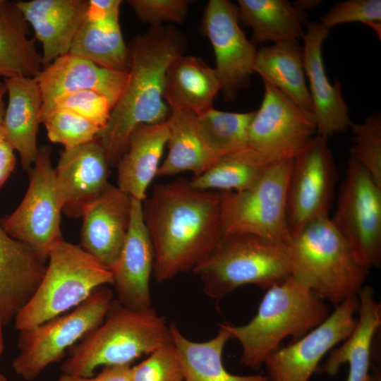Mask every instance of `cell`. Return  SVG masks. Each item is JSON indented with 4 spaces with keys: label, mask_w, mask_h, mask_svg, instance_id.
Returning <instances> with one entry per match:
<instances>
[{
    "label": "cell",
    "mask_w": 381,
    "mask_h": 381,
    "mask_svg": "<svg viewBox=\"0 0 381 381\" xmlns=\"http://www.w3.org/2000/svg\"><path fill=\"white\" fill-rule=\"evenodd\" d=\"M142 204L154 250L153 277L164 282L192 272L222 236L220 192L191 186L179 178L154 186Z\"/></svg>",
    "instance_id": "obj_1"
},
{
    "label": "cell",
    "mask_w": 381,
    "mask_h": 381,
    "mask_svg": "<svg viewBox=\"0 0 381 381\" xmlns=\"http://www.w3.org/2000/svg\"><path fill=\"white\" fill-rule=\"evenodd\" d=\"M187 42L185 35L170 24L151 26L130 42L126 84L95 138L110 166H116L126 152L136 126L167 119L170 111L163 98L166 72L174 59L184 54Z\"/></svg>",
    "instance_id": "obj_2"
},
{
    "label": "cell",
    "mask_w": 381,
    "mask_h": 381,
    "mask_svg": "<svg viewBox=\"0 0 381 381\" xmlns=\"http://www.w3.org/2000/svg\"><path fill=\"white\" fill-rule=\"evenodd\" d=\"M173 344L170 325L152 307L132 310L116 298L103 322L68 351L63 373L90 377L99 366L131 365L143 355Z\"/></svg>",
    "instance_id": "obj_3"
},
{
    "label": "cell",
    "mask_w": 381,
    "mask_h": 381,
    "mask_svg": "<svg viewBox=\"0 0 381 381\" xmlns=\"http://www.w3.org/2000/svg\"><path fill=\"white\" fill-rule=\"evenodd\" d=\"M329 308L312 291L289 277L267 289L255 315L246 325L219 323L241 346L240 362L258 370L290 337L294 341L322 323Z\"/></svg>",
    "instance_id": "obj_4"
},
{
    "label": "cell",
    "mask_w": 381,
    "mask_h": 381,
    "mask_svg": "<svg viewBox=\"0 0 381 381\" xmlns=\"http://www.w3.org/2000/svg\"><path fill=\"white\" fill-rule=\"evenodd\" d=\"M291 277L335 307L356 297L370 267L329 217L315 221L288 244Z\"/></svg>",
    "instance_id": "obj_5"
},
{
    "label": "cell",
    "mask_w": 381,
    "mask_h": 381,
    "mask_svg": "<svg viewBox=\"0 0 381 381\" xmlns=\"http://www.w3.org/2000/svg\"><path fill=\"white\" fill-rule=\"evenodd\" d=\"M192 272L212 299L248 284L267 290L291 277L288 244L248 234L224 235Z\"/></svg>",
    "instance_id": "obj_6"
},
{
    "label": "cell",
    "mask_w": 381,
    "mask_h": 381,
    "mask_svg": "<svg viewBox=\"0 0 381 381\" xmlns=\"http://www.w3.org/2000/svg\"><path fill=\"white\" fill-rule=\"evenodd\" d=\"M107 284H113L110 269L80 245L63 240L51 250L42 281L14 326L20 331L66 313Z\"/></svg>",
    "instance_id": "obj_7"
},
{
    "label": "cell",
    "mask_w": 381,
    "mask_h": 381,
    "mask_svg": "<svg viewBox=\"0 0 381 381\" xmlns=\"http://www.w3.org/2000/svg\"><path fill=\"white\" fill-rule=\"evenodd\" d=\"M113 299L109 288L99 286L70 312L18 331L19 353L12 362L15 373L30 381L61 361L66 351L103 322Z\"/></svg>",
    "instance_id": "obj_8"
},
{
    "label": "cell",
    "mask_w": 381,
    "mask_h": 381,
    "mask_svg": "<svg viewBox=\"0 0 381 381\" xmlns=\"http://www.w3.org/2000/svg\"><path fill=\"white\" fill-rule=\"evenodd\" d=\"M293 159L272 164L252 188L221 191L222 236L248 234L289 244L286 190Z\"/></svg>",
    "instance_id": "obj_9"
},
{
    "label": "cell",
    "mask_w": 381,
    "mask_h": 381,
    "mask_svg": "<svg viewBox=\"0 0 381 381\" xmlns=\"http://www.w3.org/2000/svg\"><path fill=\"white\" fill-rule=\"evenodd\" d=\"M50 155L49 146L39 149L22 202L1 221L10 236L29 246L44 262L52 248L64 240L60 228L62 205Z\"/></svg>",
    "instance_id": "obj_10"
},
{
    "label": "cell",
    "mask_w": 381,
    "mask_h": 381,
    "mask_svg": "<svg viewBox=\"0 0 381 381\" xmlns=\"http://www.w3.org/2000/svg\"><path fill=\"white\" fill-rule=\"evenodd\" d=\"M332 224L370 267L381 265V186L349 156Z\"/></svg>",
    "instance_id": "obj_11"
},
{
    "label": "cell",
    "mask_w": 381,
    "mask_h": 381,
    "mask_svg": "<svg viewBox=\"0 0 381 381\" xmlns=\"http://www.w3.org/2000/svg\"><path fill=\"white\" fill-rule=\"evenodd\" d=\"M337 180L327 140L316 135L293 159L286 190L291 238L309 224L329 217Z\"/></svg>",
    "instance_id": "obj_12"
},
{
    "label": "cell",
    "mask_w": 381,
    "mask_h": 381,
    "mask_svg": "<svg viewBox=\"0 0 381 381\" xmlns=\"http://www.w3.org/2000/svg\"><path fill=\"white\" fill-rule=\"evenodd\" d=\"M263 84L262 101L250 124L247 147L270 163L294 159L317 133L313 114L270 83Z\"/></svg>",
    "instance_id": "obj_13"
},
{
    "label": "cell",
    "mask_w": 381,
    "mask_h": 381,
    "mask_svg": "<svg viewBox=\"0 0 381 381\" xmlns=\"http://www.w3.org/2000/svg\"><path fill=\"white\" fill-rule=\"evenodd\" d=\"M237 6L228 0H210L201 19V32L212 47L214 69L225 102L249 87L258 49L239 25Z\"/></svg>",
    "instance_id": "obj_14"
},
{
    "label": "cell",
    "mask_w": 381,
    "mask_h": 381,
    "mask_svg": "<svg viewBox=\"0 0 381 381\" xmlns=\"http://www.w3.org/2000/svg\"><path fill=\"white\" fill-rule=\"evenodd\" d=\"M358 306V296L346 300L320 325L272 352L263 364L269 380L309 381L326 353L353 332Z\"/></svg>",
    "instance_id": "obj_15"
},
{
    "label": "cell",
    "mask_w": 381,
    "mask_h": 381,
    "mask_svg": "<svg viewBox=\"0 0 381 381\" xmlns=\"http://www.w3.org/2000/svg\"><path fill=\"white\" fill-rule=\"evenodd\" d=\"M109 167L105 152L96 140L65 148L54 169L62 212L70 217H82L86 207L109 183Z\"/></svg>",
    "instance_id": "obj_16"
},
{
    "label": "cell",
    "mask_w": 381,
    "mask_h": 381,
    "mask_svg": "<svg viewBox=\"0 0 381 381\" xmlns=\"http://www.w3.org/2000/svg\"><path fill=\"white\" fill-rule=\"evenodd\" d=\"M306 27L303 39L304 70L309 82L317 135L327 140L345 133L352 122L341 94V83L336 79L332 84L325 72L322 44L330 30L315 21L308 22Z\"/></svg>",
    "instance_id": "obj_17"
},
{
    "label": "cell",
    "mask_w": 381,
    "mask_h": 381,
    "mask_svg": "<svg viewBox=\"0 0 381 381\" xmlns=\"http://www.w3.org/2000/svg\"><path fill=\"white\" fill-rule=\"evenodd\" d=\"M143 202L131 198L128 231L121 253L110 270L116 300L132 310L152 308L150 282L154 250L145 224Z\"/></svg>",
    "instance_id": "obj_18"
},
{
    "label": "cell",
    "mask_w": 381,
    "mask_h": 381,
    "mask_svg": "<svg viewBox=\"0 0 381 381\" xmlns=\"http://www.w3.org/2000/svg\"><path fill=\"white\" fill-rule=\"evenodd\" d=\"M35 78L42 95V118L57 98L83 90L103 95L113 108L125 87L128 73L110 70L68 54L43 68Z\"/></svg>",
    "instance_id": "obj_19"
},
{
    "label": "cell",
    "mask_w": 381,
    "mask_h": 381,
    "mask_svg": "<svg viewBox=\"0 0 381 381\" xmlns=\"http://www.w3.org/2000/svg\"><path fill=\"white\" fill-rule=\"evenodd\" d=\"M131 214V198L108 183L83 211L81 247L111 269L123 246Z\"/></svg>",
    "instance_id": "obj_20"
},
{
    "label": "cell",
    "mask_w": 381,
    "mask_h": 381,
    "mask_svg": "<svg viewBox=\"0 0 381 381\" xmlns=\"http://www.w3.org/2000/svg\"><path fill=\"white\" fill-rule=\"evenodd\" d=\"M16 4L42 46V66L69 54L88 8L86 0L20 1Z\"/></svg>",
    "instance_id": "obj_21"
},
{
    "label": "cell",
    "mask_w": 381,
    "mask_h": 381,
    "mask_svg": "<svg viewBox=\"0 0 381 381\" xmlns=\"http://www.w3.org/2000/svg\"><path fill=\"white\" fill-rule=\"evenodd\" d=\"M44 262L27 245L0 226V316L13 321L36 291L44 274Z\"/></svg>",
    "instance_id": "obj_22"
},
{
    "label": "cell",
    "mask_w": 381,
    "mask_h": 381,
    "mask_svg": "<svg viewBox=\"0 0 381 381\" xmlns=\"http://www.w3.org/2000/svg\"><path fill=\"white\" fill-rule=\"evenodd\" d=\"M8 104L2 126L5 140L20 155L21 164L31 171L39 149L37 135L41 123L42 95L35 78L5 79Z\"/></svg>",
    "instance_id": "obj_23"
},
{
    "label": "cell",
    "mask_w": 381,
    "mask_h": 381,
    "mask_svg": "<svg viewBox=\"0 0 381 381\" xmlns=\"http://www.w3.org/2000/svg\"><path fill=\"white\" fill-rule=\"evenodd\" d=\"M357 322L351 334L338 348L332 350L317 372L335 375L343 364H348L346 381H368L371 368L373 338L381 325V304L373 288L364 285L358 294Z\"/></svg>",
    "instance_id": "obj_24"
},
{
    "label": "cell",
    "mask_w": 381,
    "mask_h": 381,
    "mask_svg": "<svg viewBox=\"0 0 381 381\" xmlns=\"http://www.w3.org/2000/svg\"><path fill=\"white\" fill-rule=\"evenodd\" d=\"M168 140L166 121L140 124L131 133L128 148L116 164L117 187L131 198L143 202L147 189L157 176Z\"/></svg>",
    "instance_id": "obj_25"
},
{
    "label": "cell",
    "mask_w": 381,
    "mask_h": 381,
    "mask_svg": "<svg viewBox=\"0 0 381 381\" xmlns=\"http://www.w3.org/2000/svg\"><path fill=\"white\" fill-rule=\"evenodd\" d=\"M219 91L221 85L214 69L202 58L182 54L167 70L163 98L170 109L201 115L214 108Z\"/></svg>",
    "instance_id": "obj_26"
},
{
    "label": "cell",
    "mask_w": 381,
    "mask_h": 381,
    "mask_svg": "<svg viewBox=\"0 0 381 381\" xmlns=\"http://www.w3.org/2000/svg\"><path fill=\"white\" fill-rule=\"evenodd\" d=\"M253 72L303 110L313 114L304 70L303 50L298 41H282L258 49Z\"/></svg>",
    "instance_id": "obj_27"
},
{
    "label": "cell",
    "mask_w": 381,
    "mask_h": 381,
    "mask_svg": "<svg viewBox=\"0 0 381 381\" xmlns=\"http://www.w3.org/2000/svg\"><path fill=\"white\" fill-rule=\"evenodd\" d=\"M168 154L157 176H171L192 171L196 177L208 169L219 158L204 143L197 124V115L190 111L171 109L166 120Z\"/></svg>",
    "instance_id": "obj_28"
},
{
    "label": "cell",
    "mask_w": 381,
    "mask_h": 381,
    "mask_svg": "<svg viewBox=\"0 0 381 381\" xmlns=\"http://www.w3.org/2000/svg\"><path fill=\"white\" fill-rule=\"evenodd\" d=\"M239 19L252 29L255 44L303 40L306 12L286 0H238Z\"/></svg>",
    "instance_id": "obj_29"
},
{
    "label": "cell",
    "mask_w": 381,
    "mask_h": 381,
    "mask_svg": "<svg viewBox=\"0 0 381 381\" xmlns=\"http://www.w3.org/2000/svg\"><path fill=\"white\" fill-rule=\"evenodd\" d=\"M173 344L179 354L184 381H270L267 375H238L223 365L222 352L229 339V332L219 326L216 336L205 341L187 339L174 322L169 323Z\"/></svg>",
    "instance_id": "obj_30"
},
{
    "label": "cell",
    "mask_w": 381,
    "mask_h": 381,
    "mask_svg": "<svg viewBox=\"0 0 381 381\" xmlns=\"http://www.w3.org/2000/svg\"><path fill=\"white\" fill-rule=\"evenodd\" d=\"M28 25L16 2L0 0V77L4 80L35 78L42 70Z\"/></svg>",
    "instance_id": "obj_31"
},
{
    "label": "cell",
    "mask_w": 381,
    "mask_h": 381,
    "mask_svg": "<svg viewBox=\"0 0 381 381\" xmlns=\"http://www.w3.org/2000/svg\"><path fill=\"white\" fill-rule=\"evenodd\" d=\"M69 54L110 70L128 73L131 66V54L121 33L119 18L85 17Z\"/></svg>",
    "instance_id": "obj_32"
},
{
    "label": "cell",
    "mask_w": 381,
    "mask_h": 381,
    "mask_svg": "<svg viewBox=\"0 0 381 381\" xmlns=\"http://www.w3.org/2000/svg\"><path fill=\"white\" fill-rule=\"evenodd\" d=\"M272 164L246 147L219 157L190 183L200 190L241 192L254 186Z\"/></svg>",
    "instance_id": "obj_33"
},
{
    "label": "cell",
    "mask_w": 381,
    "mask_h": 381,
    "mask_svg": "<svg viewBox=\"0 0 381 381\" xmlns=\"http://www.w3.org/2000/svg\"><path fill=\"white\" fill-rule=\"evenodd\" d=\"M255 112H227L212 108L197 116L200 134L210 152L219 158L247 147Z\"/></svg>",
    "instance_id": "obj_34"
},
{
    "label": "cell",
    "mask_w": 381,
    "mask_h": 381,
    "mask_svg": "<svg viewBox=\"0 0 381 381\" xmlns=\"http://www.w3.org/2000/svg\"><path fill=\"white\" fill-rule=\"evenodd\" d=\"M350 157L363 165L381 186V114L376 111L361 123H351Z\"/></svg>",
    "instance_id": "obj_35"
},
{
    "label": "cell",
    "mask_w": 381,
    "mask_h": 381,
    "mask_svg": "<svg viewBox=\"0 0 381 381\" xmlns=\"http://www.w3.org/2000/svg\"><path fill=\"white\" fill-rule=\"evenodd\" d=\"M49 139L65 148L76 147L95 140L101 128L67 110L54 109L42 120Z\"/></svg>",
    "instance_id": "obj_36"
},
{
    "label": "cell",
    "mask_w": 381,
    "mask_h": 381,
    "mask_svg": "<svg viewBox=\"0 0 381 381\" xmlns=\"http://www.w3.org/2000/svg\"><path fill=\"white\" fill-rule=\"evenodd\" d=\"M131 381H184L182 365L174 344L157 349L131 367Z\"/></svg>",
    "instance_id": "obj_37"
},
{
    "label": "cell",
    "mask_w": 381,
    "mask_h": 381,
    "mask_svg": "<svg viewBox=\"0 0 381 381\" xmlns=\"http://www.w3.org/2000/svg\"><path fill=\"white\" fill-rule=\"evenodd\" d=\"M356 22L368 25L380 40L381 1L347 0L337 2L320 18V23L330 30L338 25Z\"/></svg>",
    "instance_id": "obj_38"
},
{
    "label": "cell",
    "mask_w": 381,
    "mask_h": 381,
    "mask_svg": "<svg viewBox=\"0 0 381 381\" xmlns=\"http://www.w3.org/2000/svg\"><path fill=\"white\" fill-rule=\"evenodd\" d=\"M54 109L71 111L102 128L109 119L112 107L103 95L93 90H83L57 98L41 120Z\"/></svg>",
    "instance_id": "obj_39"
},
{
    "label": "cell",
    "mask_w": 381,
    "mask_h": 381,
    "mask_svg": "<svg viewBox=\"0 0 381 381\" xmlns=\"http://www.w3.org/2000/svg\"><path fill=\"white\" fill-rule=\"evenodd\" d=\"M127 3L140 21L151 26L182 24L189 11L188 0H128Z\"/></svg>",
    "instance_id": "obj_40"
},
{
    "label": "cell",
    "mask_w": 381,
    "mask_h": 381,
    "mask_svg": "<svg viewBox=\"0 0 381 381\" xmlns=\"http://www.w3.org/2000/svg\"><path fill=\"white\" fill-rule=\"evenodd\" d=\"M58 381H131V365L104 366L97 375L83 377L63 373Z\"/></svg>",
    "instance_id": "obj_41"
},
{
    "label": "cell",
    "mask_w": 381,
    "mask_h": 381,
    "mask_svg": "<svg viewBox=\"0 0 381 381\" xmlns=\"http://www.w3.org/2000/svg\"><path fill=\"white\" fill-rule=\"evenodd\" d=\"M121 0H90L86 17L92 19L119 18Z\"/></svg>",
    "instance_id": "obj_42"
},
{
    "label": "cell",
    "mask_w": 381,
    "mask_h": 381,
    "mask_svg": "<svg viewBox=\"0 0 381 381\" xmlns=\"http://www.w3.org/2000/svg\"><path fill=\"white\" fill-rule=\"evenodd\" d=\"M14 149L6 140L0 143V187L13 171L16 164Z\"/></svg>",
    "instance_id": "obj_43"
},
{
    "label": "cell",
    "mask_w": 381,
    "mask_h": 381,
    "mask_svg": "<svg viewBox=\"0 0 381 381\" xmlns=\"http://www.w3.org/2000/svg\"><path fill=\"white\" fill-rule=\"evenodd\" d=\"M7 92V87L4 81L0 80V126L2 125L5 114V104L4 96Z\"/></svg>",
    "instance_id": "obj_44"
},
{
    "label": "cell",
    "mask_w": 381,
    "mask_h": 381,
    "mask_svg": "<svg viewBox=\"0 0 381 381\" xmlns=\"http://www.w3.org/2000/svg\"><path fill=\"white\" fill-rule=\"evenodd\" d=\"M294 4L306 11L307 9L318 6L322 4V1L319 0H299L294 2Z\"/></svg>",
    "instance_id": "obj_45"
},
{
    "label": "cell",
    "mask_w": 381,
    "mask_h": 381,
    "mask_svg": "<svg viewBox=\"0 0 381 381\" xmlns=\"http://www.w3.org/2000/svg\"><path fill=\"white\" fill-rule=\"evenodd\" d=\"M368 381H381V372L380 368L375 367L373 370L371 367Z\"/></svg>",
    "instance_id": "obj_46"
},
{
    "label": "cell",
    "mask_w": 381,
    "mask_h": 381,
    "mask_svg": "<svg viewBox=\"0 0 381 381\" xmlns=\"http://www.w3.org/2000/svg\"><path fill=\"white\" fill-rule=\"evenodd\" d=\"M4 326L2 319L0 316V356L1 355L4 349V338L3 332V327Z\"/></svg>",
    "instance_id": "obj_47"
},
{
    "label": "cell",
    "mask_w": 381,
    "mask_h": 381,
    "mask_svg": "<svg viewBox=\"0 0 381 381\" xmlns=\"http://www.w3.org/2000/svg\"><path fill=\"white\" fill-rule=\"evenodd\" d=\"M5 140V132L4 129L1 126H0V143Z\"/></svg>",
    "instance_id": "obj_48"
},
{
    "label": "cell",
    "mask_w": 381,
    "mask_h": 381,
    "mask_svg": "<svg viewBox=\"0 0 381 381\" xmlns=\"http://www.w3.org/2000/svg\"><path fill=\"white\" fill-rule=\"evenodd\" d=\"M0 381H8L6 377L0 372Z\"/></svg>",
    "instance_id": "obj_49"
}]
</instances>
